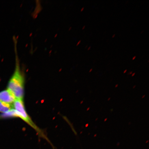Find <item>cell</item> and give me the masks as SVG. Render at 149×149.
<instances>
[{
	"label": "cell",
	"mask_w": 149,
	"mask_h": 149,
	"mask_svg": "<svg viewBox=\"0 0 149 149\" xmlns=\"http://www.w3.org/2000/svg\"><path fill=\"white\" fill-rule=\"evenodd\" d=\"M15 53V68L13 74L9 81L8 89L16 99L23 100L24 95L25 76L20 66L17 49V40L13 37Z\"/></svg>",
	"instance_id": "6da1fadb"
},
{
	"label": "cell",
	"mask_w": 149,
	"mask_h": 149,
	"mask_svg": "<svg viewBox=\"0 0 149 149\" xmlns=\"http://www.w3.org/2000/svg\"><path fill=\"white\" fill-rule=\"evenodd\" d=\"M13 108H14L15 111L16 117L22 119L24 122L27 123L37 132L40 136L46 139L52 145L47 138L44 134L43 132L34 123L28 115L26 110L23 100L16 99L13 104Z\"/></svg>",
	"instance_id": "7a4b0ae2"
},
{
	"label": "cell",
	"mask_w": 149,
	"mask_h": 149,
	"mask_svg": "<svg viewBox=\"0 0 149 149\" xmlns=\"http://www.w3.org/2000/svg\"><path fill=\"white\" fill-rule=\"evenodd\" d=\"M16 100L14 95L8 89L0 92V101L4 103L13 105Z\"/></svg>",
	"instance_id": "3957f363"
},
{
	"label": "cell",
	"mask_w": 149,
	"mask_h": 149,
	"mask_svg": "<svg viewBox=\"0 0 149 149\" xmlns=\"http://www.w3.org/2000/svg\"><path fill=\"white\" fill-rule=\"evenodd\" d=\"M13 105L4 103L0 101V112L3 113L7 112L13 109Z\"/></svg>",
	"instance_id": "277c9868"
},
{
	"label": "cell",
	"mask_w": 149,
	"mask_h": 149,
	"mask_svg": "<svg viewBox=\"0 0 149 149\" xmlns=\"http://www.w3.org/2000/svg\"><path fill=\"white\" fill-rule=\"evenodd\" d=\"M136 58V56H134L133 58H132V60H134V59H135Z\"/></svg>",
	"instance_id": "5b68a950"
},
{
	"label": "cell",
	"mask_w": 149,
	"mask_h": 149,
	"mask_svg": "<svg viewBox=\"0 0 149 149\" xmlns=\"http://www.w3.org/2000/svg\"><path fill=\"white\" fill-rule=\"evenodd\" d=\"M91 47L89 46V47H88V50H89V49H91Z\"/></svg>",
	"instance_id": "8992f818"
},
{
	"label": "cell",
	"mask_w": 149,
	"mask_h": 149,
	"mask_svg": "<svg viewBox=\"0 0 149 149\" xmlns=\"http://www.w3.org/2000/svg\"><path fill=\"white\" fill-rule=\"evenodd\" d=\"M115 36V34H113L112 36L113 38V37H114Z\"/></svg>",
	"instance_id": "52a82bcc"
},
{
	"label": "cell",
	"mask_w": 149,
	"mask_h": 149,
	"mask_svg": "<svg viewBox=\"0 0 149 149\" xmlns=\"http://www.w3.org/2000/svg\"><path fill=\"white\" fill-rule=\"evenodd\" d=\"M84 7H83V8H82V9H81V11H82L84 10Z\"/></svg>",
	"instance_id": "ba28073f"
},
{
	"label": "cell",
	"mask_w": 149,
	"mask_h": 149,
	"mask_svg": "<svg viewBox=\"0 0 149 149\" xmlns=\"http://www.w3.org/2000/svg\"><path fill=\"white\" fill-rule=\"evenodd\" d=\"M127 71V70H125L124 71V73H125V72H126Z\"/></svg>",
	"instance_id": "9c48e42d"
},
{
	"label": "cell",
	"mask_w": 149,
	"mask_h": 149,
	"mask_svg": "<svg viewBox=\"0 0 149 149\" xmlns=\"http://www.w3.org/2000/svg\"><path fill=\"white\" fill-rule=\"evenodd\" d=\"M92 68L91 69L90 71H89V72H91V71H92Z\"/></svg>",
	"instance_id": "30bf717a"
},
{
	"label": "cell",
	"mask_w": 149,
	"mask_h": 149,
	"mask_svg": "<svg viewBox=\"0 0 149 149\" xmlns=\"http://www.w3.org/2000/svg\"><path fill=\"white\" fill-rule=\"evenodd\" d=\"M85 27V26H84V27H83V29H84V28Z\"/></svg>",
	"instance_id": "8fae6325"
},
{
	"label": "cell",
	"mask_w": 149,
	"mask_h": 149,
	"mask_svg": "<svg viewBox=\"0 0 149 149\" xmlns=\"http://www.w3.org/2000/svg\"><path fill=\"white\" fill-rule=\"evenodd\" d=\"M135 73H134L133 74H132V76H133L134 75Z\"/></svg>",
	"instance_id": "7c38bea8"
},
{
	"label": "cell",
	"mask_w": 149,
	"mask_h": 149,
	"mask_svg": "<svg viewBox=\"0 0 149 149\" xmlns=\"http://www.w3.org/2000/svg\"><path fill=\"white\" fill-rule=\"evenodd\" d=\"M144 32V31H143L142 32H141V33H142L143 32Z\"/></svg>",
	"instance_id": "4fadbf2b"
},
{
	"label": "cell",
	"mask_w": 149,
	"mask_h": 149,
	"mask_svg": "<svg viewBox=\"0 0 149 149\" xmlns=\"http://www.w3.org/2000/svg\"><path fill=\"white\" fill-rule=\"evenodd\" d=\"M87 45H86V47H86V48H87Z\"/></svg>",
	"instance_id": "5bb4252c"
}]
</instances>
